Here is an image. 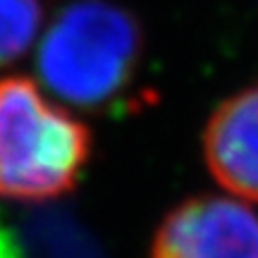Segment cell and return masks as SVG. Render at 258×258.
<instances>
[{
	"label": "cell",
	"mask_w": 258,
	"mask_h": 258,
	"mask_svg": "<svg viewBox=\"0 0 258 258\" xmlns=\"http://www.w3.org/2000/svg\"><path fill=\"white\" fill-rule=\"evenodd\" d=\"M137 22L105 0L74 3L48 29L38 72L50 91L82 108H98L124 91L139 60Z\"/></svg>",
	"instance_id": "obj_2"
},
{
	"label": "cell",
	"mask_w": 258,
	"mask_h": 258,
	"mask_svg": "<svg viewBox=\"0 0 258 258\" xmlns=\"http://www.w3.org/2000/svg\"><path fill=\"white\" fill-rule=\"evenodd\" d=\"M91 153V132L31 79H0V196L53 201L70 194Z\"/></svg>",
	"instance_id": "obj_1"
},
{
	"label": "cell",
	"mask_w": 258,
	"mask_h": 258,
	"mask_svg": "<svg viewBox=\"0 0 258 258\" xmlns=\"http://www.w3.org/2000/svg\"><path fill=\"white\" fill-rule=\"evenodd\" d=\"M0 258H24V251L19 246L17 237L3 222H0Z\"/></svg>",
	"instance_id": "obj_6"
},
{
	"label": "cell",
	"mask_w": 258,
	"mask_h": 258,
	"mask_svg": "<svg viewBox=\"0 0 258 258\" xmlns=\"http://www.w3.org/2000/svg\"><path fill=\"white\" fill-rule=\"evenodd\" d=\"M151 258H258V215L227 196H194L160 222Z\"/></svg>",
	"instance_id": "obj_3"
},
{
	"label": "cell",
	"mask_w": 258,
	"mask_h": 258,
	"mask_svg": "<svg viewBox=\"0 0 258 258\" xmlns=\"http://www.w3.org/2000/svg\"><path fill=\"white\" fill-rule=\"evenodd\" d=\"M41 0H0V64L27 53L41 27Z\"/></svg>",
	"instance_id": "obj_5"
},
{
	"label": "cell",
	"mask_w": 258,
	"mask_h": 258,
	"mask_svg": "<svg viewBox=\"0 0 258 258\" xmlns=\"http://www.w3.org/2000/svg\"><path fill=\"white\" fill-rule=\"evenodd\" d=\"M213 177L227 191L258 201V86L225 101L203 134Z\"/></svg>",
	"instance_id": "obj_4"
}]
</instances>
